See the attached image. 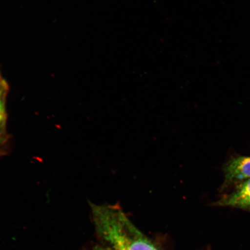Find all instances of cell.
Returning a JSON list of instances; mask_svg holds the SVG:
<instances>
[{
  "mask_svg": "<svg viewBox=\"0 0 250 250\" xmlns=\"http://www.w3.org/2000/svg\"><path fill=\"white\" fill-rule=\"evenodd\" d=\"M97 233L112 250H158L122 210L120 206L91 205Z\"/></svg>",
  "mask_w": 250,
  "mask_h": 250,
  "instance_id": "1",
  "label": "cell"
},
{
  "mask_svg": "<svg viewBox=\"0 0 250 250\" xmlns=\"http://www.w3.org/2000/svg\"><path fill=\"white\" fill-rule=\"evenodd\" d=\"M224 187L239 184L250 179V156H237L230 159L224 165Z\"/></svg>",
  "mask_w": 250,
  "mask_h": 250,
  "instance_id": "2",
  "label": "cell"
},
{
  "mask_svg": "<svg viewBox=\"0 0 250 250\" xmlns=\"http://www.w3.org/2000/svg\"><path fill=\"white\" fill-rule=\"evenodd\" d=\"M235 189L215 203L218 206H228L250 212V179L236 184Z\"/></svg>",
  "mask_w": 250,
  "mask_h": 250,
  "instance_id": "3",
  "label": "cell"
},
{
  "mask_svg": "<svg viewBox=\"0 0 250 250\" xmlns=\"http://www.w3.org/2000/svg\"><path fill=\"white\" fill-rule=\"evenodd\" d=\"M7 89V84H6L4 81L0 80V123L4 118V99Z\"/></svg>",
  "mask_w": 250,
  "mask_h": 250,
  "instance_id": "4",
  "label": "cell"
},
{
  "mask_svg": "<svg viewBox=\"0 0 250 250\" xmlns=\"http://www.w3.org/2000/svg\"><path fill=\"white\" fill-rule=\"evenodd\" d=\"M89 250H112L110 248H104V247H102L101 246H96L93 247L92 249H90Z\"/></svg>",
  "mask_w": 250,
  "mask_h": 250,
  "instance_id": "5",
  "label": "cell"
}]
</instances>
